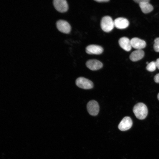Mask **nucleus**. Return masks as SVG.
Returning a JSON list of instances; mask_svg holds the SVG:
<instances>
[{"mask_svg":"<svg viewBox=\"0 0 159 159\" xmlns=\"http://www.w3.org/2000/svg\"><path fill=\"white\" fill-rule=\"evenodd\" d=\"M154 79L156 83H159V73H158L155 75Z\"/></svg>","mask_w":159,"mask_h":159,"instance_id":"nucleus-17","label":"nucleus"},{"mask_svg":"<svg viewBox=\"0 0 159 159\" xmlns=\"http://www.w3.org/2000/svg\"><path fill=\"white\" fill-rule=\"evenodd\" d=\"M103 51L102 47L95 44L89 45L86 48V52L89 54H100L102 53Z\"/></svg>","mask_w":159,"mask_h":159,"instance_id":"nucleus-11","label":"nucleus"},{"mask_svg":"<svg viewBox=\"0 0 159 159\" xmlns=\"http://www.w3.org/2000/svg\"><path fill=\"white\" fill-rule=\"evenodd\" d=\"M87 110L89 114L91 115L95 116L98 113L99 106L98 102L95 100L90 101L87 104Z\"/></svg>","mask_w":159,"mask_h":159,"instance_id":"nucleus-4","label":"nucleus"},{"mask_svg":"<svg viewBox=\"0 0 159 159\" xmlns=\"http://www.w3.org/2000/svg\"><path fill=\"white\" fill-rule=\"evenodd\" d=\"M132 125V121L131 118L128 116H125L120 122L118 128L121 131H125L130 129Z\"/></svg>","mask_w":159,"mask_h":159,"instance_id":"nucleus-8","label":"nucleus"},{"mask_svg":"<svg viewBox=\"0 0 159 159\" xmlns=\"http://www.w3.org/2000/svg\"><path fill=\"white\" fill-rule=\"evenodd\" d=\"M134 1L139 4L141 10L144 13H149L153 10V6L149 3V0H134Z\"/></svg>","mask_w":159,"mask_h":159,"instance_id":"nucleus-5","label":"nucleus"},{"mask_svg":"<svg viewBox=\"0 0 159 159\" xmlns=\"http://www.w3.org/2000/svg\"><path fill=\"white\" fill-rule=\"evenodd\" d=\"M75 82L77 86L83 89H91L93 87V84L91 81L82 77L78 78Z\"/></svg>","mask_w":159,"mask_h":159,"instance_id":"nucleus-3","label":"nucleus"},{"mask_svg":"<svg viewBox=\"0 0 159 159\" xmlns=\"http://www.w3.org/2000/svg\"><path fill=\"white\" fill-rule=\"evenodd\" d=\"M156 67L155 62L152 61L147 64L146 69L148 71L153 72L156 69Z\"/></svg>","mask_w":159,"mask_h":159,"instance_id":"nucleus-15","label":"nucleus"},{"mask_svg":"<svg viewBox=\"0 0 159 159\" xmlns=\"http://www.w3.org/2000/svg\"><path fill=\"white\" fill-rule=\"evenodd\" d=\"M132 47L137 49H141L146 46L145 42L137 37H134L130 40Z\"/></svg>","mask_w":159,"mask_h":159,"instance_id":"nucleus-12","label":"nucleus"},{"mask_svg":"<svg viewBox=\"0 0 159 159\" xmlns=\"http://www.w3.org/2000/svg\"><path fill=\"white\" fill-rule=\"evenodd\" d=\"M86 65L87 67L92 70H96L101 68L102 63L100 61L95 59H90L87 61Z\"/></svg>","mask_w":159,"mask_h":159,"instance_id":"nucleus-9","label":"nucleus"},{"mask_svg":"<svg viewBox=\"0 0 159 159\" xmlns=\"http://www.w3.org/2000/svg\"><path fill=\"white\" fill-rule=\"evenodd\" d=\"M58 29L60 32L65 34L69 33L71 30L69 24L66 21L63 20H58L56 23Z\"/></svg>","mask_w":159,"mask_h":159,"instance_id":"nucleus-6","label":"nucleus"},{"mask_svg":"<svg viewBox=\"0 0 159 159\" xmlns=\"http://www.w3.org/2000/svg\"><path fill=\"white\" fill-rule=\"evenodd\" d=\"M144 52L141 49H137L132 52L130 55V59L136 62L141 59L144 56Z\"/></svg>","mask_w":159,"mask_h":159,"instance_id":"nucleus-14","label":"nucleus"},{"mask_svg":"<svg viewBox=\"0 0 159 159\" xmlns=\"http://www.w3.org/2000/svg\"><path fill=\"white\" fill-rule=\"evenodd\" d=\"M133 111L136 117L140 120L145 119L148 114L147 106L142 102L138 103L135 104L133 107Z\"/></svg>","mask_w":159,"mask_h":159,"instance_id":"nucleus-1","label":"nucleus"},{"mask_svg":"<svg viewBox=\"0 0 159 159\" xmlns=\"http://www.w3.org/2000/svg\"><path fill=\"white\" fill-rule=\"evenodd\" d=\"M155 62L156 67L159 69V58L156 59Z\"/></svg>","mask_w":159,"mask_h":159,"instance_id":"nucleus-18","label":"nucleus"},{"mask_svg":"<svg viewBox=\"0 0 159 159\" xmlns=\"http://www.w3.org/2000/svg\"><path fill=\"white\" fill-rule=\"evenodd\" d=\"M153 48L155 51L157 52H159V37L155 38L154 41Z\"/></svg>","mask_w":159,"mask_h":159,"instance_id":"nucleus-16","label":"nucleus"},{"mask_svg":"<svg viewBox=\"0 0 159 159\" xmlns=\"http://www.w3.org/2000/svg\"><path fill=\"white\" fill-rule=\"evenodd\" d=\"M114 21L115 26L120 29H125L127 27L129 24L128 20L125 18L122 17L116 19Z\"/></svg>","mask_w":159,"mask_h":159,"instance_id":"nucleus-10","label":"nucleus"},{"mask_svg":"<svg viewBox=\"0 0 159 159\" xmlns=\"http://www.w3.org/2000/svg\"><path fill=\"white\" fill-rule=\"evenodd\" d=\"M95 1L98 2H108L109 0H95Z\"/></svg>","mask_w":159,"mask_h":159,"instance_id":"nucleus-19","label":"nucleus"},{"mask_svg":"<svg viewBox=\"0 0 159 159\" xmlns=\"http://www.w3.org/2000/svg\"><path fill=\"white\" fill-rule=\"evenodd\" d=\"M118 43L120 46L126 51H129L132 47L130 40L126 37H123L119 39Z\"/></svg>","mask_w":159,"mask_h":159,"instance_id":"nucleus-13","label":"nucleus"},{"mask_svg":"<svg viewBox=\"0 0 159 159\" xmlns=\"http://www.w3.org/2000/svg\"><path fill=\"white\" fill-rule=\"evenodd\" d=\"M53 3L56 9L59 12H64L68 9V4L65 0H54Z\"/></svg>","mask_w":159,"mask_h":159,"instance_id":"nucleus-7","label":"nucleus"},{"mask_svg":"<svg viewBox=\"0 0 159 159\" xmlns=\"http://www.w3.org/2000/svg\"><path fill=\"white\" fill-rule=\"evenodd\" d=\"M157 98L158 100H159V93L157 95Z\"/></svg>","mask_w":159,"mask_h":159,"instance_id":"nucleus-20","label":"nucleus"},{"mask_svg":"<svg viewBox=\"0 0 159 159\" xmlns=\"http://www.w3.org/2000/svg\"><path fill=\"white\" fill-rule=\"evenodd\" d=\"M100 26L103 31L106 32H109L112 30L115 26L114 21L110 16H105L101 20Z\"/></svg>","mask_w":159,"mask_h":159,"instance_id":"nucleus-2","label":"nucleus"}]
</instances>
